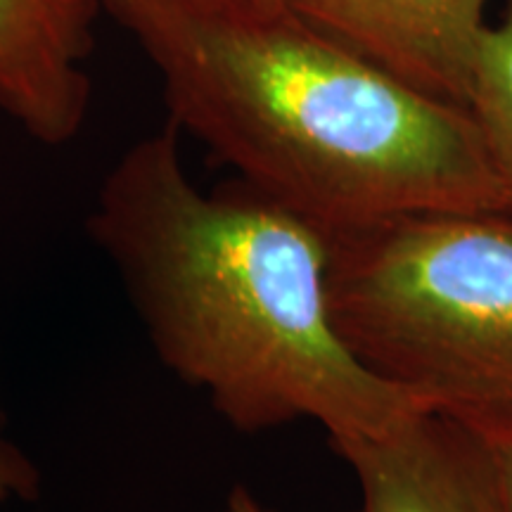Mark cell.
Masks as SVG:
<instances>
[{
	"label": "cell",
	"mask_w": 512,
	"mask_h": 512,
	"mask_svg": "<svg viewBox=\"0 0 512 512\" xmlns=\"http://www.w3.org/2000/svg\"><path fill=\"white\" fill-rule=\"evenodd\" d=\"M178 131L325 233L512 211L470 110L408 86L287 0H102Z\"/></svg>",
	"instance_id": "6da1fadb"
},
{
	"label": "cell",
	"mask_w": 512,
	"mask_h": 512,
	"mask_svg": "<svg viewBox=\"0 0 512 512\" xmlns=\"http://www.w3.org/2000/svg\"><path fill=\"white\" fill-rule=\"evenodd\" d=\"M88 233L162 366L233 430L313 420L339 441L377 437L427 411L339 337L328 233L245 181L197 188L174 121L112 166Z\"/></svg>",
	"instance_id": "7a4b0ae2"
},
{
	"label": "cell",
	"mask_w": 512,
	"mask_h": 512,
	"mask_svg": "<svg viewBox=\"0 0 512 512\" xmlns=\"http://www.w3.org/2000/svg\"><path fill=\"white\" fill-rule=\"evenodd\" d=\"M332 323L427 411L512 425V211H427L330 233Z\"/></svg>",
	"instance_id": "3957f363"
},
{
	"label": "cell",
	"mask_w": 512,
	"mask_h": 512,
	"mask_svg": "<svg viewBox=\"0 0 512 512\" xmlns=\"http://www.w3.org/2000/svg\"><path fill=\"white\" fill-rule=\"evenodd\" d=\"M330 444L361 489L356 512H512L489 448L451 415L420 411L377 437Z\"/></svg>",
	"instance_id": "277c9868"
},
{
	"label": "cell",
	"mask_w": 512,
	"mask_h": 512,
	"mask_svg": "<svg viewBox=\"0 0 512 512\" xmlns=\"http://www.w3.org/2000/svg\"><path fill=\"white\" fill-rule=\"evenodd\" d=\"M408 86L467 110L486 0H287Z\"/></svg>",
	"instance_id": "5b68a950"
},
{
	"label": "cell",
	"mask_w": 512,
	"mask_h": 512,
	"mask_svg": "<svg viewBox=\"0 0 512 512\" xmlns=\"http://www.w3.org/2000/svg\"><path fill=\"white\" fill-rule=\"evenodd\" d=\"M100 0H0V110L43 145L86 124Z\"/></svg>",
	"instance_id": "8992f818"
},
{
	"label": "cell",
	"mask_w": 512,
	"mask_h": 512,
	"mask_svg": "<svg viewBox=\"0 0 512 512\" xmlns=\"http://www.w3.org/2000/svg\"><path fill=\"white\" fill-rule=\"evenodd\" d=\"M467 110L512 207V0L479 43Z\"/></svg>",
	"instance_id": "52a82bcc"
},
{
	"label": "cell",
	"mask_w": 512,
	"mask_h": 512,
	"mask_svg": "<svg viewBox=\"0 0 512 512\" xmlns=\"http://www.w3.org/2000/svg\"><path fill=\"white\" fill-rule=\"evenodd\" d=\"M38 491H41V475L34 460L5 434L0 422V512H5L15 501H36Z\"/></svg>",
	"instance_id": "ba28073f"
},
{
	"label": "cell",
	"mask_w": 512,
	"mask_h": 512,
	"mask_svg": "<svg viewBox=\"0 0 512 512\" xmlns=\"http://www.w3.org/2000/svg\"><path fill=\"white\" fill-rule=\"evenodd\" d=\"M470 425V422H465ZM489 448L503 491L512 505V425H470Z\"/></svg>",
	"instance_id": "9c48e42d"
},
{
	"label": "cell",
	"mask_w": 512,
	"mask_h": 512,
	"mask_svg": "<svg viewBox=\"0 0 512 512\" xmlns=\"http://www.w3.org/2000/svg\"><path fill=\"white\" fill-rule=\"evenodd\" d=\"M223 512H275V510L266 508V505L252 494L249 486L235 484L226 498V508H223Z\"/></svg>",
	"instance_id": "30bf717a"
},
{
	"label": "cell",
	"mask_w": 512,
	"mask_h": 512,
	"mask_svg": "<svg viewBox=\"0 0 512 512\" xmlns=\"http://www.w3.org/2000/svg\"><path fill=\"white\" fill-rule=\"evenodd\" d=\"M100 3H102V0H100Z\"/></svg>",
	"instance_id": "8fae6325"
}]
</instances>
